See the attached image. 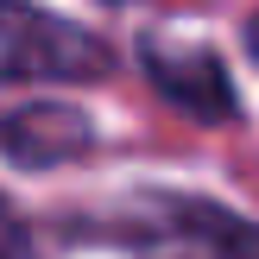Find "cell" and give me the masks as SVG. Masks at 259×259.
Masks as SVG:
<instances>
[{
  "instance_id": "1",
  "label": "cell",
  "mask_w": 259,
  "mask_h": 259,
  "mask_svg": "<svg viewBox=\"0 0 259 259\" xmlns=\"http://www.w3.org/2000/svg\"><path fill=\"white\" fill-rule=\"evenodd\" d=\"M114 45L38 0H0V82H101Z\"/></svg>"
},
{
  "instance_id": "2",
  "label": "cell",
  "mask_w": 259,
  "mask_h": 259,
  "mask_svg": "<svg viewBox=\"0 0 259 259\" xmlns=\"http://www.w3.org/2000/svg\"><path fill=\"white\" fill-rule=\"evenodd\" d=\"M126 240L158 259H259V222L222 209L209 196H177V190H152V196L126 202Z\"/></svg>"
},
{
  "instance_id": "3",
  "label": "cell",
  "mask_w": 259,
  "mask_h": 259,
  "mask_svg": "<svg viewBox=\"0 0 259 259\" xmlns=\"http://www.w3.org/2000/svg\"><path fill=\"white\" fill-rule=\"evenodd\" d=\"M139 70H146V82L158 89L184 120L228 126L240 114V95H234V76H228L222 51L202 45V38H164V32H152L146 45H139Z\"/></svg>"
},
{
  "instance_id": "4",
  "label": "cell",
  "mask_w": 259,
  "mask_h": 259,
  "mask_svg": "<svg viewBox=\"0 0 259 259\" xmlns=\"http://www.w3.org/2000/svg\"><path fill=\"white\" fill-rule=\"evenodd\" d=\"M95 152V120L70 101H19L0 114V158L19 171H57Z\"/></svg>"
}]
</instances>
